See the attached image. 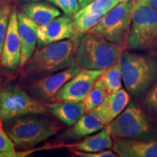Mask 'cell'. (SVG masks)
Segmentation results:
<instances>
[{"instance_id": "1", "label": "cell", "mask_w": 157, "mask_h": 157, "mask_svg": "<svg viewBox=\"0 0 157 157\" xmlns=\"http://www.w3.org/2000/svg\"><path fill=\"white\" fill-rule=\"evenodd\" d=\"M78 38L73 37L39 48L23 66L24 76L40 78L75 64Z\"/></svg>"}, {"instance_id": "2", "label": "cell", "mask_w": 157, "mask_h": 157, "mask_svg": "<svg viewBox=\"0 0 157 157\" xmlns=\"http://www.w3.org/2000/svg\"><path fill=\"white\" fill-rule=\"evenodd\" d=\"M124 48L87 32L78 38L76 64L80 68L104 70L120 58Z\"/></svg>"}, {"instance_id": "3", "label": "cell", "mask_w": 157, "mask_h": 157, "mask_svg": "<svg viewBox=\"0 0 157 157\" xmlns=\"http://www.w3.org/2000/svg\"><path fill=\"white\" fill-rule=\"evenodd\" d=\"M122 80L131 95H143L157 80V60L151 56L124 50L120 56Z\"/></svg>"}, {"instance_id": "4", "label": "cell", "mask_w": 157, "mask_h": 157, "mask_svg": "<svg viewBox=\"0 0 157 157\" xmlns=\"http://www.w3.org/2000/svg\"><path fill=\"white\" fill-rule=\"evenodd\" d=\"M127 48L157 50V10L147 0H134Z\"/></svg>"}, {"instance_id": "5", "label": "cell", "mask_w": 157, "mask_h": 157, "mask_svg": "<svg viewBox=\"0 0 157 157\" xmlns=\"http://www.w3.org/2000/svg\"><path fill=\"white\" fill-rule=\"evenodd\" d=\"M134 0H123L106 13L88 32L127 49Z\"/></svg>"}, {"instance_id": "6", "label": "cell", "mask_w": 157, "mask_h": 157, "mask_svg": "<svg viewBox=\"0 0 157 157\" xmlns=\"http://www.w3.org/2000/svg\"><path fill=\"white\" fill-rule=\"evenodd\" d=\"M60 127L47 119L23 117L13 121L7 127V135L20 149H30L56 135Z\"/></svg>"}, {"instance_id": "7", "label": "cell", "mask_w": 157, "mask_h": 157, "mask_svg": "<svg viewBox=\"0 0 157 157\" xmlns=\"http://www.w3.org/2000/svg\"><path fill=\"white\" fill-rule=\"evenodd\" d=\"M48 111L46 105L31 97L13 84L0 88V120L10 121L29 114H42Z\"/></svg>"}, {"instance_id": "8", "label": "cell", "mask_w": 157, "mask_h": 157, "mask_svg": "<svg viewBox=\"0 0 157 157\" xmlns=\"http://www.w3.org/2000/svg\"><path fill=\"white\" fill-rule=\"evenodd\" d=\"M105 127L113 140L120 138L150 140L154 134L144 111L134 104H130Z\"/></svg>"}, {"instance_id": "9", "label": "cell", "mask_w": 157, "mask_h": 157, "mask_svg": "<svg viewBox=\"0 0 157 157\" xmlns=\"http://www.w3.org/2000/svg\"><path fill=\"white\" fill-rule=\"evenodd\" d=\"M103 71L81 68L59 90L55 101L82 102L101 75Z\"/></svg>"}, {"instance_id": "10", "label": "cell", "mask_w": 157, "mask_h": 157, "mask_svg": "<svg viewBox=\"0 0 157 157\" xmlns=\"http://www.w3.org/2000/svg\"><path fill=\"white\" fill-rule=\"evenodd\" d=\"M81 68L75 63L60 71L37 78L30 84L29 89L31 93L40 99L54 101L59 90Z\"/></svg>"}, {"instance_id": "11", "label": "cell", "mask_w": 157, "mask_h": 157, "mask_svg": "<svg viewBox=\"0 0 157 157\" xmlns=\"http://www.w3.org/2000/svg\"><path fill=\"white\" fill-rule=\"evenodd\" d=\"M21 42L18 31L17 12L15 10H11L0 64L6 69L15 70L21 67Z\"/></svg>"}, {"instance_id": "12", "label": "cell", "mask_w": 157, "mask_h": 157, "mask_svg": "<svg viewBox=\"0 0 157 157\" xmlns=\"http://www.w3.org/2000/svg\"><path fill=\"white\" fill-rule=\"evenodd\" d=\"M113 151L121 157H157V139H116Z\"/></svg>"}, {"instance_id": "13", "label": "cell", "mask_w": 157, "mask_h": 157, "mask_svg": "<svg viewBox=\"0 0 157 157\" xmlns=\"http://www.w3.org/2000/svg\"><path fill=\"white\" fill-rule=\"evenodd\" d=\"M17 16L21 42V67H23L34 52L37 44V29L39 25L23 12H17Z\"/></svg>"}, {"instance_id": "14", "label": "cell", "mask_w": 157, "mask_h": 157, "mask_svg": "<svg viewBox=\"0 0 157 157\" xmlns=\"http://www.w3.org/2000/svg\"><path fill=\"white\" fill-rule=\"evenodd\" d=\"M105 124L95 109L84 113L74 125L61 135V138L67 140H81L94 134L105 127Z\"/></svg>"}, {"instance_id": "15", "label": "cell", "mask_w": 157, "mask_h": 157, "mask_svg": "<svg viewBox=\"0 0 157 157\" xmlns=\"http://www.w3.org/2000/svg\"><path fill=\"white\" fill-rule=\"evenodd\" d=\"M130 101V95L126 90L120 89L107 95L99 106L95 109L105 125L111 122L122 112Z\"/></svg>"}, {"instance_id": "16", "label": "cell", "mask_w": 157, "mask_h": 157, "mask_svg": "<svg viewBox=\"0 0 157 157\" xmlns=\"http://www.w3.org/2000/svg\"><path fill=\"white\" fill-rule=\"evenodd\" d=\"M46 107L51 114L68 127L74 125L85 113L82 101H55L46 104Z\"/></svg>"}, {"instance_id": "17", "label": "cell", "mask_w": 157, "mask_h": 157, "mask_svg": "<svg viewBox=\"0 0 157 157\" xmlns=\"http://www.w3.org/2000/svg\"><path fill=\"white\" fill-rule=\"evenodd\" d=\"M72 16L73 15L67 14L60 15L52 20L48 25H45V45L78 37Z\"/></svg>"}, {"instance_id": "18", "label": "cell", "mask_w": 157, "mask_h": 157, "mask_svg": "<svg viewBox=\"0 0 157 157\" xmlns=\"http://www.w3.org/2000/svg\"><path fill=\"white\" fill-rule=\"evenodd\" d=\"M113 145V140L109 129L106 127L98 131L95 135L92 134L84 137L77 143L72 144L63 145L62 146L66 147L68 149L81 151L83 152L94 153L101 151L105 149L111 148Z\"/></svg>"}, {"instance_id": "19", "label": "cell", "mask_w": 157, "mask_h": 157, "mask_svg": "<svg viewBox=\"0 0 157 157\" xmlns=\"http://www.w3.org/2000/svg\"><path fill=\"white\" fill-rule=\"evenodd\" d=\"M22 12L39 25H48L60 15V11L55 6L43 2L31 1L25 4L22 7Z\"/></svg>"}, {"instance_id": "20", "label": "cell", "mask_w": 157, "mask_h": 157, "mask_svg": "<svg viewBox=\"0 0 157 157\" xmlns=\"http://www.w3.org/2000/svg\"><path fill=\"white\" fill-rule=\"evenodd\" d=\"M101 83L106 90L108 95L118 91L122 87V74H121L120 59L109 67L105 68L99 76Z\"/></svg>"}, {"instance_id": "21", "label": "cell", "mask_w": 157, "mask_h": 157, "mask_svg": "<svg viewBox=\"0 0 157 157\" xmlns=\"http://www.w3.org/2000/svg\"><path fill=\"white\" fill-rule=\"evenodd\" d=\"M107 95L106 90L104 88L101 80L98 78L93 87L91 88L89 93L82 101L84 112H89L99 106L105 100Z\"/></svg>"}, {"instance_id": "22", "label": "cell", "mask_w": 157, "mask_h": 157, "mask_svg": "<svg viewBox=\"0 0 157 157\" xmlns=\"http://www.w3.org/2000/svg\"><path fill=\"white\" fill-rule=\"evenodd\" d=\"M105 15L95 13H81L76 12L73 15V22L76 31V36L80 37L87 33L99 22Z\"/></svg>"}, {"instance_id": "23", "label": "cell", "mask_w": 157, "mask_h": 157, "mask_svg": "<svg viewBox=\"0 0 157 157\" xmlns=\"http://www.w3.org/2000/svg\"><path fill=\"white\" fill-rule=\"evenodd\" d=\"M123 0H95L78 12L81 13H95L105 15Z\"/></svg>"}, {"instance_id": "24", "label": "cell", "mask_w": 157, "mask_h": 157, "mask_svg": "<svg viewBox=\"0 0 157 157\" xmlns=\"http://www.w3.org/2000/svg\"><path fill=\"white\" fill-rule=\"evenodd\" d=\"M11 12V7L9 5L0 6V60L2 52L7 29H8L9 17Z\"/></svg>"}, {"instance_id": "25", "label": "cell", "mask_w": 157, "mask_h": 157, "mask_svg": "<svg viewBox=\"0 0 157 157\" xmlns=\"http://www.w3.org/2000/svg\"><path fill=\"white\" fill-rule=\"evenodd\" d=\"M60 8L65 14L73 15L79 10L78 0H47Z\"/></svg>"}, {"instance_id": "26", "label": "cell", "mask_w": 157, "mask_h": 157, "mask_svg": "<svg viewBox=\"0 0 157 157\" xmlns=\"http://www.w3.org/2000/svg\"><path fill=\"white\" fill-rule=\"evenodd\" d=\"M143 103L147 109L157 114V82L149 91L147 92Z\"/></svg>"}, {"instance_id": "27", "label": "cell", "mask_w": 157, "mask_h": 157, "mask_svg": "<svg viewBox=\"0 0 157 157\" xmlns=\"http://www.w3.org/2000/svg\"><path fill=\"white\" fill-rule=\"evenodd\" d=\"M15 145L6 133L0 124V152L1 153H10L15 151Z\"/></svg>"}, {"instance_id": "28", "label": "cell", "mask_w": 157, "mask_h": 157, "mask_svg": "<svg viewBox=\"0 0 157 157\" xmlns=\"http://www.w3.org/2000/svg\"><path fill=\"white\" fill-rule=\"evenodd\" d=\"M72 154H74L76 156L80 157H117L118 155L114 151H112L111 150H103L101 151L94 152V153H87L83 152L81 151L73 150L70 149Z\"/></svg>"}, {"instance_id": "29", "label": "cell", "mask_w": 157, "mask_h": 157, "mask_svg": "<svg viewBox=\"0 0 157 157\" xmlns=\"http://www.w3.org/2000/svg\"><path fill=\"white\" fill-rule=\"evenodd\" d=\"M94 1H95V0H78V5H79V8H83L84 7H85V6L89 5V4L92 3Z\"/></svg>"}, {"instance_id": "30", "label": "cell", "mask_w": 157, "mask_h": 157, "mask_svg": "<svg viewBox=\"0 0 157 157\" xmlns=\"http://www.w3.org/2000/svg\"><path fill=\"white\" fill-rule=\"evenodd\" d=\"M151 5H152L154 8L157 10V0H147Z\"/></svg>"}, {"instance_id": "31", "label": "cell", "mask_w": 157, "mask_h": 157, "mask_svg": "<svg viewBox=\"0 0 157 157\" xmlns=\"http://www.w3.org/2000/svg\"><path fill=\"white\" fill-rule=\"evenodd\" d=\"M21 1H38V0H21Z\"/></svg>"}]
</instances>
